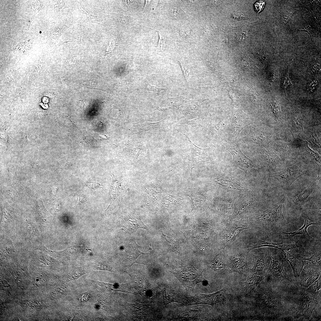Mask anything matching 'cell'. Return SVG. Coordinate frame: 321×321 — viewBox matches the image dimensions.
<instances>
[{
  "label": "cell",
  "instance_id": "obj_5",
  "mask_svg": "<svg viewBox=\"0 0 321 321\" xmlns=\"http://www.w3.org/2000/svg\"><path fill=\"white\" fill-rule=\"evenodd\" d=\"M226 149L232 155L233 163L236 166L246 172L249 171H253L256 170V165L242 153L240 147L237 145H227L226 146Z\"/></svg>",
  "mask_w": 321,
  "mask_h": 321
},
{
  "label": "cell",
  "instance_id": "obj_33",
  "mask_svg": "<svg viewBox=\"0 0 321 321\" xmlns=\"http://www.w3.org/2000/svg\"><path fill=\"white\" fill-rule=\"evenodd\" d=\"M311 262L314 266L321 269V253H317L312 255L310 257L303 259Z\"/></svg>",
  "mask_w": 321,
  "mask_h": 321
},
{
  "label": "cell",
  "instance_id": "obj_10",
  "mask_svg": "<svg viewBox=\"0 0 321 321\" xmlns=\"http://www.w3.org/2000/svg\"><path fill=\"white\" fill-rule=\"evenodd\" d=\"M260 160L270 172H273L282 166L281 158L276 155L270 148H261L258 151Z\"/></svg>",
  "mask_w": 321,
  "mask_h": 321
},
{
  "label": "cell",
  "instance_id": "obj_46",
  "mask_svg": "<svg viewBox=\"0 0 321 321\" xmlns=\"http://www.w3.org/2000/svg\"><path fill=\"white\" fill-rule=\"evenodd\" d=\"M180 66L181 67V68L182 71V72L183 73L184 76L185 77V79L186 80H187V79L188 78V72L187 71V70H186L185 69V67L183 66V65L180 62Z\"/></svg>",
  "mask_w": 321,
  "mask_h": 321
},
{
  "label": "cell",
  "instance_id": "obj_40",
  "mask_svg": "<svg viewBox=\"0 0 321 321\" xmlns=\"http://www.w3.org/2000/svg\"><path fill=\"white\" fill-rule=\"evenodd\" d=\"M150 29L155 31L158 33L159 36V39L157 45V49L159 50H162L165 45V38L164 35L160 32L154 30L148 27Z\"/></svg>",
  "mask_w": 321,
  "mask_h": 321
},
{
  "label": "cell",
  "instance_id": "obj_3",
  "mask_svg": "<svg viewBox=\"0 0 321 321\" xmlns=\"http://www.w3.org/2000/svg\"><path fill=\"white\" fill-rule=\"evenodd\" d=\"M301 288L302 289L299 295L296 306L295 318L298 319L302 317L309 320L320 298L313 296L305 290V288Z\"/></svg>",
  "mask_w": 321,
  "mask_h": 321
},
{
  "label": "cell",
  "instance_id": "obj_47",
  "mask_svg": "<svg viewBox=\"0 0 321 321\" xmlns=\"http://www.w3.org/2000/svg\"><path fill=\"white\" fill-rule=\"evenodd\" d=\"M123 1L125 6L129 9L130 10L132 6L133 1L130 0H124Z\"/></svg>",
  "mask_w": 321,
  "mask_h": 321
},
{
  "label": "cell",
  "instance_id": "obj_9",
  "mask_svg": "<svg viewBox=\"0 0 321 321\" xmlns=\"http://www.w3.org/2000/svg\"><path fill=\"white\" fill-rule=\"evenodd\" d=\"M270 144L271 148L274 152L281 158L295 159L300 155L297 147L291 143L274 141Z\"/></svg>",
  "mask_w": 321,
  "mask_h": 321
},
{
  "label": "cell",
  "instance_id": "obj_39",
  "mask_svg": "<svg viewBox=\"0 0 321 321\" xmlns=\"http://www.w3.org/2000/svg\"><path fill=\"white\" fill-rule=\"evenodd\" d=\"M32 41L31 40L21 42L17 46V48L21 51L28 50L32 46Z\"/></svg>",
  "mask_w": 321,
  "mask_h": 321
},
{
  "label": "cell",
  "instance_id": "obj_24",
  "mask_svg": "<svg viewBox=\"0 0 321 321\" xmlns=\"http://www.w3.org/2000/svg\"><path fill=\"white\" fill-rule=\"evenodd\" d=\"M130 313L135 317H147L150 314L151 310L148 306L139 303H128Z\"/></svg>",
  "mask_w": 321,
  "mask_h": 321
},
{
  "label": "cell",
  "instance_id": "obj_29",
  "mask_svg": "<svg viewBox=\"0 0 321 321\" xmlns=\"http://www.w3.org/2000/svg\"><path fill=\"white\" fill-rule=\"evenodd\" d=\"M200 105V102L198 101L187 103L183 106V111L186 116L190 115L195 113Z\"/></svg>",
  "mask_w": 321,
  "mask_h": 321
},
{
  "label": "cell",
  "instance_id": "obj_15",
  "mask_svg": "<svg viewBox=\"0 0 321 321\" xmlns=\"http://www.w3.org/2000/svg\"><path fill=\"white\" fill-rule=\"evenodd\" d=\"M121 228L129 234H131L138 229L148 230L140 218L134 214H130L123 218L121 222Z\"/></svg>",
  "mask_w": 321,
  "mask_h": 321
},
{
  "label": "cell",
  "instance_id": "obj_32",
  "mask_svg": "<svg viewBox=\"0 0 321 321\" xmlns=\"http://www.w3.org/2000/svg\"><path fill=\"white\" fill-rule=\"evenodd\" d=\"M86 273V270L82 267L75 268L73 269L72 273L70 275V280L77 279Z\"/></svg>",
  "mask_w": 321,
  "mask_h": 321
},
{
  "label": "cell",
  "instance_id": "obj_31",
  "mask_svg": "<svg viewBox=\"0 0 321 321\" xmlns=\"http://www.w3.org/2000/svg\"><path fill=\"white\" fill-rule=\"evenodd\" d=\"M184 100L183 97L181 96L169 99L168 108L173 106L179 108L182 105Z\"/></svg>",
  "mask_w": 321,
  "mask_h": 321
},
{
  "label": "cell",
  "instance_id": "obj_16",
  "mask_svg": "<svg viewBox=\"0 0 321 321\" xmlns=\"http://www.w3.org/2000/svg\"><path fill=\"white\" fill-rule=\"evenodd\" d=\"M320 179L318 176L313 180L309 185L301 192L297 194L293 199V202L297 205H303L313 199L317 182Z\"/></svg>",
  "mask_w": 321,
  "mask_h": 321
},
{
  "label": "cell",
  "instance_id": "obj_35",
  "mask_svg": "<svg viewBox=\"0 0 321 321\" xmlns=\"http://www.w3.org/2000/svg\"><path fill=\"white\" fill-rule=\"evenodd\" d=\"M292 85L290 81L288 75V72L287 71L283 73L281 75V87L284 90L287 87Z\"/></svg>",
  "mask_w": 321,
  "mask_h": 321
},
{
  "label": "cell",
  "instance_id": "obj_17",
  "mask_svg": "<svg viewBox=\"0 0 321 321\" xmlns=\"http://www.w3.org/2000/svg\"><path fill=\"white\" fill-rule=\"evenodd\" d=\"M248 251L254 248L263 247H270L278 249L282 251H288L298 246L297 243L293 244H286L282 243H274L268 242L257 238L250 245H248Z\"/></svg>",
  "mask_w": 321,
  "mask_h": 321
},
{
  "label": "cell",
  "instance_id": "obj_14",
  "mask_svg": "<svg viewBox=\"0 0 321 321\" xmlns=\"http://www.w3.org/2000/svg\"><path fill=\"white\" fill-rule=\"evenodd\" d=\"M321 269L311 265H305L300 273V284L302 287L307 288L320 276Z\"/></svg>",
  "mask_w": 321,
  "mask_h": 321
},
{
  "label": "cell",
  "instance_id": "obj_48",
  "mask_svg": "<svg viewBox=\"0 0 321 321\" xmlns=\"http://www.w3.org/2000/svg\"><path fill=\"white\" fill-rule=\"evenodd\" d=\"M181 34L182 36L185 37H187L188 35V33L187 31L184 30L182 31L181 32Z\"/></svg>",
  "mask_w": 321,
  "mask_h": 321
},
{
  "label": "cell",
  "instance_id": "obj_23",
  "mask_svg": "<svg viewBox=\"0 0 321 321\" xmlns=\"http://www.w3.org/2000/svg\"><path fill=\"white\" fill-rule=\"evenodd\" d=\"M262 276L253 274L251 277L247 276V280L245 282L240 283L243 286L246 295L251 294L262 281Z\"/></svg>",
  "mask_w": 321,
  "mask_h": 321
},
{
  "label": "cell",
  "instance_id": "obj_27",
  "mask_svg": "<svg viewBox=\"0 0 321 321\" xmlns=\"http://www.w3.org/2000/svg\"><path fill=\"white\" fill-rule=\"evenodd\" d=\"M306 138L311 144L313 148L319 153L321 154L320 142L318 138L315 133L309 130L306 133Z\"/></svg>",
  "mask_w": 321,
  "mask_h": 321
},
{
  "label": "cell",
  "instance_id": "obj_19",
  "mask_svg": "<svg viewBox=\"0 0 321 321\" xmlns=\"http://www.w3.org/2000/svg\"><path fill=\"white\" fill-rule=\"evenodd\" d=\"M303 216L304 219V225L299 229L297 231L293 232H282V235L286 239L291 240L293 236L298 235H301L306 238L309 240H314V239L310 236L307 232L308 227L311 225H319V224L316 223L315 221L312 220L309 217L306 212L303 213Z\"/></svg>",
  "mask_w": 321,
  "mask_h": 321
},
{
  "label": "cell",
  "instance_id": "obj_21",
  "mask_svg": "<svg viewBox=\"0 0 321 321\" xmlns=\"http://www.w3.org/2000/svg\"><path fill=\"white\" fill-rule=\"evenodd\" d=\"M300 148V152L302 156L308 162H312L316 163L318 168V176H320L321 171V157L316 152L311 149L308 146L307 142L304 143Z\"/></svg>",
  "mask_w": 321,
  "mask_h": 321
},
{
  "label": "cell",
  "instance_id": "obj_43",
  "mask_svg": "<svg viewBox=\"0 0 321 321\" xmlns=\"http://www.w3.org/2000/svg\"><path fill=\"white\" fill-rule=\"evenodd\" d=\"M79 7L81 12L83 15H84L85 17L88 18L92 20L95 19L96 17L95 16L91 15L89 14L86 10L82 8L80 4H79Z\"/></svg>",
  "mask_w": 321,
  "mask_h": 321
},
{
  "label": "cell",
  "instance_id": "obj_22",
  "mask_svg": "<svg viewBox=\"0 0 321 321\" xmlns=\"http://www.w3.org/2000/svg\"><path fill=\"white\" fill-rule=\"evenodd\" d=\"M164 303L165 305L172 302H176L185 305L187 298H183L179 294L173 290L171 287L167 286L162 291Z\"/></svg>",
  "mask_w": 321,
  "mask_h": 321
},
{
  "label": "cell",
  "instance_id": "obj_11",
  "mask_svg": "<svg viewBox=\"0 0 321 321\" xmlns=\"http://www.w3.org/2000/svg\"><path fill=\"white\" fill-rule=\"evenodd\" d=\"M248 228L246 224H230L224 228L221 235L224 246L229 245L234 242L243 231Z\"/></svg>",
  "mask_w": 321,
  "mask_h": 321
},
{
  "label": "cell",
  "instance_id": "obj_37",
  "mask_svg": "<svg viewBox=\"0 0 321 321\" xmlns=\"http://www.w3.org/2000/svg\"><path fill=\"white\" fill-rule=\"evenodd\" d=\"M113 18L116 21L122 24H128L131 20V18L122 14H117L114 16Z\"/></svg>",
  "mask_w": 321,
  "mask_h": 321
},
{
  "label": "cell",
  "instance_id": "obj_44",
  "mask_svg": "<svg viewBox=\"0 0 321 321\" xmlns=\"http://www.w3.org/2000/svg\"><path fill=\"white\" fill-rule=\"evenodd\" d=\"M148 87L154 93L160 94V95H161L160 92L164 90V89L158 88L153 85H149Z\"/></svg>",
  "mask_w": 321,
  "mask_h": 321
},
{
  "label": "cell",
  "instance_id": "obj_1",
  "mask_svg": "<svg viewBox=\"0 0 321 321\" xmlns=\"http://www.w3.org/2000/svg\"><path fill=\"white\" fill-rule=\"evenodd\" d=\"M306 172L303 162L300 161L281 171L273 173L269 176L277 180L282 188L287 190L289 188L294 182L304 174Z\"/></svg>",
  "mask_w": 321,
  "mask_h": 321
},
{
  "label": "cell",
  "instance_id": "obj_20",
  "mask_svg": "<svg viewBox=\"0 0 321 321\" xmlns=\"http://www.w3.org/2000/svg\"><path fill=\"white\" fill-rule=\"evenodd\" d=\"M269 257V255L265 253L260 254L254 257V265L252 268L250 269V272L253 274L261 276L266 270Z\"/></svg>",
  "mask_w": 321,
  "mask_h": 321
},
{
  "label": "cell",
  "instance_id": "obj_45",
  "mask_svg": "<svg viewBox=\"0 0 321 321\" xmlns=\"http://www.w3.org/2000/svg\"><path fill=\"white\" fill-rule=\"evenodd\" d=\"M87 187L92 189L96 188H97L101 187L102 186L99 183L95 182H88L85 183Z\"/></svg>",
  "mask_w": 321,
  "mask_h": 321
},
{
  "label": "cell",
  "instance_id": "obj_50",
  "mask_svg": "<svg viewBox=\"0 0 321 321\" xmlns=\"http://www.w3.org/2000/svg\"><path fill=\"white\" fill-rule=\"evenodd\" d=\"M151 243L150 244V247L149 248V249H148V251H149V250H152V249L151 248Z\"/></svg>",
  "mask_w": 321,
  "mask_h": 321
},
{
  "label": "cell",
  "instance_id": "obj_30",
  "mask_svg": "<svg viewBox=\"0 0 321 321\" xmlns=\"http://www.w3.org/2000/svg\"><path fill=\"white\" fill-rule=\"evenodd\" d=\"M191 198L193 203V207L191 211L197 208H203L204 206V199L200 196H188Z\"/></svg>",
  "mask_w": 321,
  "mask_h": 321
},
{
  "label": "cell",
  "instance_id": "obj_28",
  "mask_svg": "<svg viewBox=\"0 0 321 321\" xmlns=\"http://www.w3.org/2000/svg\"><path fill=\"white\" fill-rule=\"evenodd\" d=\"M306 290L307 291L313 296L320 298V296L321 275Z\"/></svg>",
  "mask_w": 321,
  "mask_h": 321
},
{
  "label": "cell",
  "instance_id": "obj_49",
  "mask_svg": "<svg viewBox=\"0 0 321 321\" xmlns=\"http://www.w3.org/2000/svg\"><path fill=\"white\" fill-rule=\"evenodd\" d=\"M145 5H144V6L142 10L143 11L145 9V8L147 7V5L149 4H150V3L152 1L145 0Z\"/></svg>",
  "mask_w": 321,
  "mask_h": 321
},
{
  "label": "cell",
  "instance_id": "obj_12",
  "mask_svg": "<svg viewBox=\"0 0 321 321\" xmlns=\"http://www.w3.org/2000/svg\"><path fill=\"white\" fill-rule=\"evenodd\" d=\"M247 253H236L229 257L230 265L232 270L239 274L247 276L250 272L248 263Z\"/></svg>",
  "mask_w": 321,
  "mask_h": 321
},
{
  "label": "cell",
  "instance_id": "obj_41",
  "mask_svg": "<svg viewBox=\"0 0 321 321\" xmlns=\"http://www.w3.org/2000/svg\"><path fill=\"white\" fill-rule=\"evenodd\" d=\"M265 4V2L261 1H257L254 3V9L258 14L263 10Z\"/></svg>",
  "mask_w": 321,
  "mask_h": 321
},
{
  "label": "cell",
  "instance_id": "obj_13",
  "mask_svg": "<svg viewBox=\"0 0 321 321\" xmlns=\"http://www.w3.org/2000/svg\"><path fill=\"white\" fill-rule=\"evenodd\" d=\"M123 249V262L130 267L134 263H138L137 259L139 256L145 254L141 251L139 249L140 247L136 243L135 240L131 239L124 245Z\"/></svg>",
  "mask_w": 321,
  "mask_h": 321
},
{
  "label": "cell",
  "instance_id": "obj_25",
  "mask_svg": "<svg viewBox=\"0 0 321 321\" xmlns=\"http://www.w3.org/2000/svg\"><path fill=\"white\" fill-rule=\"evenodd\" d=\"M252 131L251 137L253 140L257 144H268L273 141L274 136L272 133H265L259 130L254 128Z\"/></svg>",
  "mask_w": 321,
  "mask_h": 321
},
{
  "label": "cell",
  "instance_id": "obj_7",
  "mask_svg": "<svg viewBox=\"0 0 321 321\" xmlns=\"http://www.w3.org/2000/svg\"><path fill=\"white\" fill-rule=\"evenodd\" d=\"M186 136L190 143L191 152L187 159V162L189 168L192 170L193 166L197 163L201 161H205L209 159L210 155H212L214 148L211 145L206 149H201L195 145L190 140L188 137Z\"/></svg>",
  "mask_w": 321,
  "mask_h": 321
},
{
  "label": "cell",
  "instance_id": "obj_42",
  "mask_svg": "<svg viewBox=\"0 0 321 321\" xmlns=\"http://www.w3.org/2000/svg\"><path fill=\"white\" fill-rule=\"evenodd\" d=\"M171 15L173 17L175 18H179L181 16V15L183 13V11L181 9L177 8H173L171 10L170 12Z\"/></svg>",
  "mask_w": 321,
  "mask_h": 321
},
{
  "label": "cell",
  "instance_id": "obj_6",
  "mask_svg": "<svg viewBox=\"0 0 321 321\" xmlns=\"http://www.w3.org/2000/svg\"><path fill=\"white\" fill-rule=\"evenodd\" d=\"M226 291L224 288L213 294L205 295L200 294L187 298L186 305L204 304L214 305L224 301Z\"/></svg>",
  "mask_w": 321,
  "mask_h": 321
},
{
  "label": "cell",
  "instance_id": "obj_26",
  "mask_svg": "<svg viewBox=\"0 0 321 321\" xmlns=\"http://www.w3.org/2000/svg\"><path fill=\"white\" fill-rule=\"evenodd\" d=\"M226 266L224 257L221 254H218L215 257L210 266L212 269L218 271L225 270Z\"/></svg>",
  "mask_w": 321,
  "mask_h": 321
},
{
  "label": "cell",
  "instance_id": "obj_4",
  "mask_svg": "<svg viewBox=\"0 0 321 321\" xmlns=\"http://www.w3.org/2000/svg\"><path fill=\"white\" fill-rule=\"evenodd\" d=\"M287 196V195L286 194L279 202L263 212L257 214L256 220L258 223L262 224L270 225L285 221V219L283 215L282 207Z\"/></svg>",
  "mask_w": 321,
  "mask_h": 321
},
{
  "label": "cell",
  "instance_id": "obj_36",
  "mask_svg": "<svg viewBox=\"0 0 321 321\" xmlns=\"http://www.w3.org/2000/svg\"><path fill=\"white\" fill-rule=\"evenodd\" d=\"M217 182L224 187L227 188H228L229 189L232 190L240 189V188L239 187V185L232 181L221 180Z\"/></svg>",
  "mask_w": 321,
  "mask_h": 321
},
{
  "label": "cell",
  "instance_id": "obj_34",
  "mask_svg": "<svg viewBox=\"0 0 321 321\" xmlns=\"http://www.w3.org/2000/svg\"><path fill=\"white\" fill-rule=\"evenodd\" d=\"M203 118V116L202 115H200L195 119L187 122L186 124L191 125L193 127L199 126L203 128L207 125V124L204 121Z\"/></svg>",
  "mask_w": 321,
  "mask_h": 321
},
{
  "label": "cell",
  "instance_id": "obj_2",
  "mask_svg": "<svg viewBox=\"0 0 321 321\" xmlns=\"http://www.w3.org/2000/svg\"><path fill=\"white\" fill-rule=\"evenodd\" d=\"M171 272L179 280L186 288L193 292L196 285L199 283L208 284L204 278L202 272L196 269L194 267H183Z\"/></svg>",
  "mask_w": 321,
  "mask_h": 321
},
{
  "label": "cell",
  "instance_id": "obj_8",
  "mask_svg": "<svg viewBox=\"0 0 321 321\" xmlns=\"http://www.w3.org/2000/svg\"><path fill=\"white\" fill-rule=\"evenodd\" d=\"M270 263L268 272L276 280L292 282V280L285 271L282 259L277 255L269 254Z\"/></svg>",
  "mask_w": 321,
  "mask_h": 321
},
{
  "label": "cell",
  "instance_id": "obj_38",
  "mask_svg": "<svg viewBox=\"0 0 321 321\" xmlns=\"http://www.w3.org/2000/svg\"><path fill=\"white\" fill-rule=\"evenodd\" d=\"M94 269L113 272L112 268L108 264L105 262H99L95 265Z\"/></svg>",
  "mask_w": 321,
  "mask_h": 321
},
{
  "label": "cell",
  "instance_id": "obj_18",
  "mask_svg": "<svg viewBox=\"0 0 321 321\" xmlns=\"http://www.w3.org/2000/svg\"><path fill=\"white\" fill-rule=\"evenodd\" d=\"M289 251H284L282 252L285 259L291 265L294 276L296 278L300 276L304 263L303 258L300 256Z\"/></svg>",
  "mask_w": 321,
  "mask_h": 321
}]
</instances>
